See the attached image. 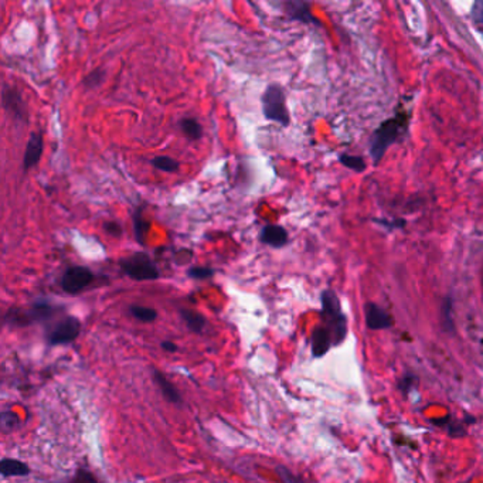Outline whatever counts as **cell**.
<instances>
[{"instance_id":"6da1fadb","label":"cell","mask_w":483,"mask_h":483,"mask_svg":"<svg viewBox=\"0 0 483 483\" xmlns=\"http://www.w3.org/2000/svg\"><path fill=\"white\" fill-rule=\"evenodd\" d=\"M408 122L410 113L401 111L395 114L392 118H388L387 121L381 122L379 128L373 132L368 142V150L375 165H377L383 159L387 149L404 135V132L408 128Z\"/></svg>"},{"instance_id":"30bf717a","label":"cell","mask_w":483,"mask_h":483,"mask_svg":"<svg viewBox=\"0 0 483 483\" xmlns=\"http://www.w3.org/2000/svg\"><path fill=\"white\" fill-rule=\"evenodd\" d=\"M366 325L371 331H383L392 326V318L386 312L381 306L375 302H367L364 306Z\"/></svg>"},{"instance_id":"7a4b0ae2","label":"cell","mask_w":483,"mask_h":483,"mask_svg":"<svg viewBox=\"0 0 483 483\" xmlns=\"http://www.w3.org/2000/svg\"><path fill=\"white\" fill-rule=\"evenodd\" d=\"M322 303V320L323 326L331 333L333 344L339 346L347 336V318L342 311V303L339 296L332 290H325L320 295Z\"/></svg>"},{"instance_id":"cb8c5ba5","label":"cell","mask_w":483,"mask_h":483,"mask_svg":"<svg viewBox=\"0 0 483 483\" xmlns=\"http://www.w3.org/2000/svg\"><path fill=\"white\" fill-rule=\"evenodd\" d=\"M469 16L475 29L483 38V0H476V2L472 3Z\"/></svg>"},{"instance_id":"52a82bcc","label":"cell","mask_w":483,"mask_h":483,"mask_svg":"<svg viewBox=\"0 0 483 483\" xmlns=\"http://www.w3.org/2000/svg\"><path fill=\"white\" fill-rule=\"evenodd\" d=\"M2 105L5 111L14 122L26 125L29 122V109L23 95L13 85L3 84L2 88Z\"/></svg>"},{"instance_id":"d4e9b609","label":"cell","mask_w":483,"mask_h":483,"mask_svg":"<svg viewBox=\"0 0 483 483\" xmlns=\"http://www.w3.org/2000/svg\"><path fill=\"white\" fill-rule=\"evenodd\" d=\"M215 275V270L210 268V267H191L187 270V276L196 281H204L209 278H213Z\"/></svg>"},{"instance_id":"9a60e30c","label":"cell","mask_w":483,"mask_h":483,"mask_svg":"<svg viewBox=\"0 0 483 483\" xmlns=\"http://www.w3.org/2000/svg\"><path fill=\"white\" fill-rule=\"evenodd\" d=\"M143 210H145V206H139L135 209L134 211V215H132V223H134V233H135V239H137V243L142 247L146 246L145 243V237L149 231V226L150 223L146 222V220L143 218Z\"/></svg>"},{"instance_id":"3957f363","label":"cell","mask_w":483,"mask_h":483,"mask_svg":"<svg viewBox=\"0 0 483 483\" xmlns=\"http://www.w3.org/2000/svg\"><path fill=\"white\" fill-rule=\"evenodd\" d=\"M261 106L263 118L271 122H276L283 128L291 123V115L287 104V93L281 84H268L261 95Z\"/></svg>"},{"instance_id":"f546056e","label":"cell","mask_w":483,"mask_h":483,"mask_svg":"<svg viewBox=\"0 0 483 483\" xmlns=\"http://www.w3.org/2000/svg\"><path fill=\"white\" fill-rule=\"evenodd\" d=\"M193 258V251L189 248H180L174 251V262L176 263H187Z\"/></svg>"},{"instance_id":"603a6c76","label":"cell","mask_w":483,"mask_h":483,"mask_svg":"<svg viewBox=\"0 0 483 483\" xmlns=\"http://www.w3.org/2000/svg\"><path fill=\"white\" fill-rule=\"evenodd\" d=\"M452 298L445 296L441 307V318H443V326L447 332H455V325H453V316H452Z\"/></svg>"},{"instance_id":"4fadbf2b","label":"cell","mask_w":483,"mask_h":483,"mask_svg":"<svg viewBox=\"0 0 483 483\" xmlns=\"http://www.w3.org/2000/svg\"><path fill=\"white\" fill-rule=\"evenodd\" d=\"M333 340L325 326H318L312 332V353L315 357L325 356L332 347Z\"/></svg>"},{"instance_id":"9c48e42d","label":"cell","mask_w":483,"mask_h":483,"mask_svg":"<svg viewBox=\"0 0 483 483\" xmlns=\"http://www.w3.org/2000/svg\"><path fill=\"white\" fill-rule=\"evenodd\" d=\"M282 9L283 13L294 21H301L303 25H312L316 27L322 26L319 19L312 14L309 2H303V0H285L282 3Z\"/></svg>"},{"instance_id":"7402d4cb","label":"cell","mask_w":483,"mask_h":483,"mask_svg":"<svg viewBox=\"0 0 483 483\" xmlns=\"http://www.w3.org/2000/svg\"><path fill=\"white\" fill-rule=\"evenodd\" d=\"M339 162L344 167H347L350 170H355V172H363L367 167V163H366V161L362 156L349 155V153H340Z\"/></svg>"},{"instance_id":"e0dca14e","label":"cell","mask_w":483,"mask_h":483,"mask_svg":"<svg viewBox=\"0 0 483 483\" xmlns=\"http://www.w3.org/2000/svg\"><path fill=\"white\" fill-rule=\"evenodd\" d=\"M179 128L185 134V137L190 141H200L203 137V126L196 118L186 117L179 121Z\"/></svg>"},{"instance_id":"2e32d148","label":"cell","mask_w":483,"mask_h":483,"mask_svg":"<svg viewBox=\"0 0 483 483\" xmlns=\"http://www.w3.org/2000/svg\"><path fill=\"white\" fill-rule=\"evenodd\" d=\"M0 472L5 478L8 476H27L30 473V468L27 464L21 462L17 459H10V458H3L2 462H0Z\"/></svg>"},{"instance_id":"484cf974","label":"cell","mask_w":483,"mask_h":483,"mask_svg":"<svg viewBox=\"0 0 483 483\" xmlns=\"http://www.w3.org/2000/svg\"><path fill=\"white\" fill-rule=\"evenodd\" d=\"M376 224L381 226L383 228L388 230V231H394V230H401L404 228V226L407 224V222L404 218H395V220H383V218H375L373 220Z\"/></svg>"},{"instance_id":"8992f818","label":"cell","mask_w":483,"mask_h":483,"mask_svg":"<svg viewBox=\"0 0 483 483\" xmlns=\"http://www.w3.org/2000/svg\"><path fill=\"white\" fill-rule=\"evenodd\" d=\"M95 274L91 268L84 266H74L64 271L60 279L61 290L69 295H77L94 282Z\"/></svg>"},{"instance_id":"f1b7e54d","label":"cell","mask_w":483,"mask_h":483,"mask_svg":"<svg viewBox=\"0 0 483 483\" xmlns=\"http://www.w3.org/2000/svg\"><path fill=\"white\" fill-rule=\"evenodd\" d=\"M278 475L281 476V479L283 480V483H305L302 479H299L298 476H295L290 469L283 468V467H278L276 468Z\"/></svg>"},{"instance_id":"277c9868","label":"cell","mask_w":483,"mask_h":483,"mask_svg":"<svg viewBox=\"0 0 483 483\" xmlns=\"http://www.w3.org/2000/svg\"><path fill=\"white\" fill-rule=\"evenodd\" d=\"M58 312V307L47 301H36L29 309L10 307L5 315V323L9 326H29L37 322H46Z\"/></svg>"},{"instance_id":"4316f807","label":"cell","mask_w":483,"mask_h":483,"mask_svg":"<svg viewBox=\"0 0 483 483\" xmlns=\"http://www.w3.org/2000/svg\"><path fill=\"white\" fill-rule=\"evenodd\" d=\"M20 423L17 414L6 411L2 414V428L3 431H12Z\"/></svg>"},{"instance_id":"d6986e66","label":"cell","mask_w":483,"mask_h":483,"mask_svg":"<svg viewBox=\"0 0 483 483\" xmlns=\"http://www.w3.org/2000/svg\"><path fill=\"white\" fill-rule=\"evenodd\" d=\"M130 315L134 316L135 319L145 322V323H150L155 322L158 319V312L156 309H153V307H148V306H141V305H132L129 307Z\"/></svg>"},{"instance_id":"ac0fdd59","label":"cell","mask_w":483,"mask_h":483,"mask_svg":"<svg viewBox=\"0 0 483 483\" xmlns=\"http://www.w3.org/2000/svg\"><path fill=\"white\" fill-rule=\"evenodd\" d=\"M180 316L191 332L202 333L204 331L206 318L202 314L196 312V311H190V309H182Z\"/></svg>"},{"instance_id":"1f68e13d","label":"cell","mask_w":483,"mask_h":483,"mask_svg":"<svg viewBox=\"0 0 483 483\" xmlns=\"http://www.w3.org/2000/svg\"><path fill=\"white\" fill-rule=\"evenodd\" d=\"M162 347H163L166 351H172V353H173V351L178 350V346H176V344H174L173 342H170V340L162 342Z\"/></svg>"},{"instance_id":"5bb4252c","label":"cell","mask_w":483,"mask_h":483,"mask_svg":"<svg viewBox=\"0 0 483 483\" xmlns=\"http://www.w3.org/2000/svg\"><path fill=\"white\" fill-rule=\"evenodd\" d=\"M153 380H155V383L158 384L159 390L162 391L163 394V397L169 401V403H173V404H179L180 403V394L178 391V388H176L166 377L163 373H161L159 370H153Z\"/></svg>"},{"instance_id":"ba28073f","label":"cell","mask_w":483,"mask_h":483,"mask_svg":"<svg viewBox=\"0 0 483 483\" xmlns=\"http://www.w3.org/2000/svg\"><path fill=\"white\" fill-rule=\"evenodd\" d=\"M81 332V322L75 316H65L60 319L47 333L50 346L69 344L74 342Z\"/></svg>"},{"instance_id":"8fae6325","label":"cell","mask_w":483,"mask_h":483,"mask_svg":"<svg viewBox=\"0 0 483 483\" xmlns=\"http://www.w3.org/2000/svg\"><path fill=\"white\" fill-rule=\"evenodd\" d=\"M259 243L279 250L290 243V234L279 224H267L259 231Z\"/></svg>"},{"instance_id":"44dd1931","label":"cell","mask_w":483,"mask_h":483,"mask_svg":"<svg viewBox=\"0 0 483 483\" xmlns=\"http://www.w3.org/2000/svg\"><path fill=\"white\" fill-rule=\"evenodd\" d=\"M150 165L155 169L166 173H174L180 167V163L170 156H155L153 159H150Z\"/></svg>"},{"instance_id":"83f0119b","label":"cell","mask_w":483,"mask_h":483,"mask_svg":"<svg viewBox=\"0 0 483 483\" xmlns=\"http://www.w3.org/2000/svg\"><path fill=\"white\" fill-rule=\"evenodd\" d=\"M102 228L106 234H109L111 237H115V238H119L123 234L122 226L118 222H115V220H111V222H105L102 224Z\"/></svg>"},{"instance_id":"7c38bea8","label":"cell","mask_w":483,"mask_h":483,"mask_svg":"<svg viewBox=\"0 0 483 483\" xmlns=\"http://www.w3.org/2000/svg\"><path fill=\"white\" fill-rule=\"evenodd\" d=\"M44 148V138L40 132H33L26 145L25 156H23V172L27 173L30 169L37 166L41 159Z\"/></svg>"},{"instance_id":"5b68a950","label":"cell","mask_w":483,"mask_h":483,"mask_svg":"<svg viewBox=\"0 0 483 483\" xmlns=\"http://www.w3.org/2000/svg\"><path fill=\"white\" fill-rule=\"evenodd\" d=\"M119 268L128 278L138 282L156 281L161 276L156 262L145 251H138L122 258L119 261Z\"/></svg>"},{"instance_id":"ffe728a7","label":"cell","mask_w":483,"mask_h":483,"mask_svg":"<svg viewBox=\"0 0 483 483\" xmlns=\"http://www.w3.org/2000/svg\"><path fill=\"white\" fill-rule=\"evenodd\" d=\"M105 78H106V70L102 67H98L91 73H88L82 78L81 84L85 90H95V88H98L105 81Z\"/></svg>"},{"instance_id":"4dcf8cb0","label":"cell","mask_w":483,"mask_h":483,"mask_svg":"<svg viewBox=\"0 0 483 483\" xmlns=\"http://www.w3.org/2000/svg\"><path fill=\"white\" fill-rule=\"evenodd\" d=\"M414 380H415V377L412 375L404 376L400 380V391L404 392V394H408L412 390V387H414Z\"/></svg>"}]
</instances>
